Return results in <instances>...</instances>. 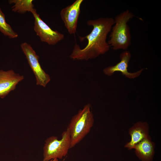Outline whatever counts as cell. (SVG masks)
Wrapping results in <instances>:
<instances>
[{"label":"cell","mask_w":161,"mask_h":161,"mask_svg":"<svg viewBox=\"0 0 161 161\" xmlns=\"http://www.w3.org/2000/svg\"><path fill=\"white\" fill-rule=\"evenodd\" d=\"M114 24V19L110 17L88 21L87 24L93 27L92 30L85 36L79 37L81 41L86 39L88 43L84 48L81 49L76 43L70 55L71 58L87 60L95 58L107 52L110 47L106 41L107 36Z\"/></svg>","instance_id":"1"},{"label":"cell","mask_w":161,"mask_h":161,"mask_svg":"<svg viewBox=\"0 0 161 161\" xmlns=\"http://www.w3.org/2000/svg\"><path fill=\"white\" fill-rule=\"evenodd\" d=\"M134 16L129 10L116 16L108 43L113 49L126 50L131 44V36L128 22Z\"/></svg>","instance_id":"2"},{"label":"cell","mask_w":161,"mask_h":161,"mask_svg":"<svg viewBox=\"0 0 161 161\" xmlns=\"http://www.w3.org/2000/svg\"><path fill=\"white\" fill-rule=\"evenodd\" d=\"M90 104L85 105L82 109L72 118L68 129L70 137V148L74 147L89 132L94 119Z\"/></svg>","instance_id":"3"},{"label":"cell","mask_w":161,"mask_h":161,"mask_svg":"<svg viewBox=\"0 0 161 161\" xmlns=\"http://www.w3.org/2000/svg\"><path fill=\"white\" fill-rule=\"evenodd\" d=\"M70 145V137L67 128L62 133L60 140L55 136L48 137L43 147V161L62 159L67 154Z\"/></svg>","instance_id":"4"},{"label":"cell","mask_w":161,"mask_h":161,"mask_svg":"<svg viewBox=\"0 0 161 161\" xmlns=\"http://www.w3.org/2000/svg\"><path fill=\"white\" fill-rule=\"evenodd\" d=\"M21 47L35 75L36 85L45 87L50 80V78L42 68L39 61V56L31 45L27 42L22 43Z\"/></svg>","instance_id":"5"},{"label":"cell","mask_w":161,"mask_h":161,"mask_svg":"<svg viewBox=\"0 0 161 161\" xmlns=\"http://www.w3.org/2000/svg\"><path fill=\"white\" fill-rule=\"evenodd\" d=\"M34 18V29L41 41L50 45H54L64 38V35L54 30L40 18L35 9L31 12Z\"/></svg>","instance_id":"6"},{"label":"cell","mask_w":161,"mask_h":161,"mask_svg":"<svg viewBox=\"0 0 161 161\" xmlns=\"http://www.w3.org/2000/svg\"><path fill=\"white\" fill-rule=\"evenodd\" d=\"M83 1V0H76L71 5L63 9L61 11V18L70 34H75L76 32L80 7Z\"/></svg>","instance_id":"7"},{"label":"cell","mask_w":161,"mask_h":161,"mask_svg":"<svg viewBox=\"0 0 161 161\" xmlns=\"http://www.w3.org/2000/svg\"><path fill=\"white\" fill-rule=\"evenodd\" d=\"M24 79L23 75L16 73L12 69L7 71L0 70V97L4 98Z\"/></svg>","instance_id":"8"},{"label":"cell","mask_w":161,"mask_h":161,"mask_svg":"<svg viewBox=\"0 0 161 161\" xmlns=\"http://www.w3.org/2000/svg\"><path fill=\"white\" fill-rule=\"evenodd\" d=\"M131 56L129 51H124L120 55V61L114 66H110L105 68L103 70L104 73L107 75L111 76L115 72H120L123 75L130 79L138 77L143 70V69L134 73L128 72L127 68Z\"/></svg>","instance_id":"9"},{"label":"cell","mask_w":161,"mask_h":161,"mask_svg":"<svg viewBox=\"0 0 161 161\" xmlns=\"http://www.w3.org/2000/svg\"><path fill=\"white\" fill-rule=\"evenodd\" d=\"M148 130L146 122H139L135 124L129 130L131 140L125 147L129 150L133 149L136 144L148 136Z\"/></svg>","instance_id":"10"},{"label":"cell","mask_w":161,"mask_h":161,"mask_svg":"<svg viewBox=\"0 0 161 161\" xmlns=\"http://www.w3.org/2000/svg\"><path fill=\"white\" fill-rule=\"evenodd\" d=\"M135 153L142 161H151L154 153V145L148 136L134 147Z\"/></svg>","instance_id":"11"},{"label":"cell","mask_w":161,"mask_h":161,"mask_svg":"<svg viewBox=\"0 0 161 161\" xmlns=\"http://www.w3.org/2000/svg\"><path fill=\"white\" fill-rule=\"evenodd\" d=\"M32 0H10L8 2L10 4H14L12 8V11L24 13L27 12H31L34 9Z\"/></svg>","instance_id":"12"},{"label":"cell","mask_w":161,"mask_h":161,"mask_svg":"<svg viewBox=\"0 0 161 161\" xmlns=\"http://www.w3.org/2000/svg\"><path fill=\"white\" fill-rule=\"evenodd\" d=\"M0 31L4 35L10 38H15L18 36L17 33L14 32L10 25L6 22L4 15L0 8Z\"/></svg>","instance_id":"13"},{"label":"cell","mask_w":161,"mask_h":161,"mask_svg":"<svg viewBox=\"0 0 161 161\" xmlns=\"http://www.w3.org/2000/svg\"><path fill=\"white\" fill-rule=\"evenodd\" d=\"M49 161H58V159H55L50 160Z\"/></svg>","instance_id":"14"}]
</instances>
